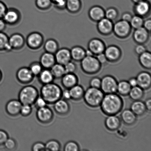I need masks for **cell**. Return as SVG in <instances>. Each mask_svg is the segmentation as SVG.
Listing matches in <instances>:
<instances>
[{"mask_svg":"<svg viewBox=\"0 0 151 151\" xmlns=\"http://www.w3.org/2000/svg\"><path fill=\"white\" fill-rule=\"evenodd\" d=\"M118 81L112 76H105L101 79L100 89L104 94L116 93Z\"/></svg>","mask_w":151,"mask_h":151,"instance_id":"obj_7","label":"cell"},{"mask_svg":"<svg viewBox=\"0 0 151 151\" xmlns=\"http://www.w3.org/2000/svg\"><path fill=\"white\" fill-rule=\"evenodd\" d=\"M7 9L6 4L3 1H0V19L3 18Z\"/></svg>","mask_w":151,"mask_h":151,"instance_id":"obj_54","label":"cell"},{"mask_svg":"<svg viewBox=\"0 0 151 151\" xmlns=\"http://www.w3.org/2000/svg\"><path fill=\"white\" fill-rule=\"evenodd\" d=\"M55 111L60 115H65L69 113L70 106L67 100L60 99L54 104Z\"/></svg>","mask_w":151,"mask_h":151,"instance_id":"obj_25","label":"cell"},{"mask_svg":"<svg viewBox=\"0 0 151 151\" xmlns=\"http://www.w3.org/2000/svg\"><path fill=\"white\" fill-rule=\"evenodd\" d=\"M37 89L32 86H27L22 88L19 94V100L22 104H34L39 96Z\"/></svg>","mask_w":151,"mask_h":151,"instance_id":"obj_4","label":"cell"},{"mask_svg":"<svg viewBox=\"0 0 151 151\" xmlns=\"http://www.w3.org/2000/svg\"><path fill=\"white\" fill-rule=\"evenodd\" d=\"M137 116L131 110L126 109L123 111L121 115V119L125 125L131 126L134 125L137 121Z\"/></svg>","mask_w":151,"mask_h":151,"instance_id":"obj_26","label":"cell"},{"mask_svg":"<svg viewBox=\"0 0 151 151\" xmlns=\"http://www.w3.org/2000/svg\"><path fill=\"white\" fill-rule=\"evenodd\" d=\"M105 125L106 129L109 131H116L121 126V118L116 115H108L105 119Z\"/></svg>","mask_w":151,"mask_h":151,"instance_id":"obj_21","label":"cell"},{"mask_svg":"<svg viewBox=\"0 0 151 151\" xmlns=\"http://www.w3.org/2000/svg\"><path fill=\"white\" fill-rule=\"evenodd\" d=\"M62 98L67 101L71 99L69 89L65 88L64 90H63L62 94Z\"/></svg>","mask_w":151,"mask_h":151,"instance_id":"obj_55","label":"cell"},{"mask_svg":"<svg viewBox=\"0 0 151 151\" xmlns=\"http://www.w3.org/2000/svg\"><path fill=\"white\" fill-rule=\"evenodd\" d=\"M80 62L81 69L87 74H95L98 73L101 68L102 65L95 56H86Z\"/></svg>","mask_w":151,"mask_h":151,"instance_id":"obj_5","label":"cell"},{"mask_svg":"<svg viewBox=\"0 0 151 151\" xmlns=\"http://www.w3.org/2000/svg\"><path fill=\"white\" fill-rule=\"evenodd\" d=\"M130 109L137 116H143L147 111L144 102L141 100L134 101Z\"/></svg>","mask_w":151,"mask_h":151,"instance_id":"obj_27","label":"cell"},{"mask_svg":"<svg viewBox=\"0 0 151 151\" xmlns=\"http://www.w3.org/2000/svg\"><path fill=\"white\" fill-rule=\"evenodd\" d=\"M45 151H59L61 148L60 143L57 140H51L45 144Z\"/></svg>","mask_w":151,"mask_h":151,"instance_id":"obj_40","label":"cell"},{"mask_svg":"<svg viewBox=\"0 0 151 151\" xmlns=\"http://www.w3.org/2000/svg\"><path fill=\"white\" fill-rule=\"evenodd\" d=\"M44 48L46 52L55 54L59 49L58 42L55 40L50 38L44 42Z\"/></svg>","mask_w":151,"mask_h":151,"instance_id":"obj_32","label":"cell"},{"mask_svg":"<svg viewBox=\"0 0 151 151\" xmlns=\"http://www.w3.org/2000/svg\"><path fill=\"white\" fill-rule=\"evenodd\" d=\"M144 21L143 17L135 14L132 16L129 23L132 28L136 29L143 27Z\"/></svg>","mask_w":151,"mask_h":151,"instance_id":"obj_39","label":"cell"},{"mask_svg":"<svg viewBox=\"0 0 151 151\" xmlns=\"http://www.w3.org/2000/svg\"><path fill=\"white\" fill-rule=\"evenodd\" d=\"M51 0H35V4L38 9L45 11L49 9L52 5Z\"/></svg>","mask_w":151,"mask_h":151,"instance_id":"obj_38","label":"cell"},{"mask_svg":"<svg viewBox=\"0 0 151 151\" xmlns=\"http://www.w3.org/2000/svg\"><path fill=\"white\" fill-rule=\"evenodd\" d=\"M100 106L105 115H116L122 111L124 101L121 96L116 93L105 94Z\"/></svg>","mask_w":151,"mask_h":151,"instance_id":"obj_1","label":"cell"},{"mask_svg":"<svg viewBox=\"0 0 151 151\" xmlns=\"http://www.w3.org/2000/svg\"><path fill=\"white\" fill-rule=\"evenodd\" d=\"M39 63L43 68L50 69L56 63L55 55L45 52L41 55Z\"/></svg>","mask_w":151,"mask_h":151,"instance_id":"obj_23","label":"cell"},{"mask_svg":"<svg viewBox=\"0 0 151 151\" xmlns=\"http://www.w3.org/2000/svg\"><path fill=\"white\" fill-rule=\"evenodd\" d=\"M34 76L29 68L23 67L20 68L16 73V78L18 81L22 84H28L33 80Z\"/></svg>","mask_w":151,"mask_h":151,"instance_id":"obj_17","label":"cell"},{"mask_svg":"<svg viewBox=\"0 0 151 151\" xmlns=\"http://www.w3.org/2000/svg\"><path fill=\"white\" fill-rule=\"evenodd\" d=\"M32 150L33 151H45V144L41 142H36L32 145Z\"/></svg>","mask_w":151,"mask_h":151,"instance_id":"obj_50","label":"cell"},{"mask_svg":"<svg viewBox=\"0 0 151 151\" xmlns=\"http://www.w3.org/2000/svg\"><path fill=\"white\" fill-rule=\"evenodd\" d=\"M96 57L101 65L105 64L108 62L106 56L104 52L96 55Z\"/></svg>","mask_w":151,"mask_h":151,"instance_id":"obj_53","label":"cell"},{"mask_svg":"<svg viewBox=\"0 0 151 151\" xmlns=\"http://www.w3.org/2000/svg\"><path fill=\"white\" fill-rule=\"evenodd\" d=\"M32 111V106L28 104H22L20 114L24 116H27L30 115Z\"/></svg>","mask_w":151,"mask_h":151,"instance_id":"obj_45","label":"cell"},{"mask_svg":"<svg viewBox=\"0 0 151 151\" xmlns=\"http://www.w3.org/2000/svg\"><path fill=\"white\" fill-rule=\"evenodd\" d=\"M72 60L81 62L86 57V50L80 46H75L70 50Z\"/></svg>","mask_w":151,"mask_h":151,"instance_id":"obj_28","label":"cell"},{"mask_svg":"<svg viewBox=\"0 0 151 151\" xmlns=\"http://www.w3.org/2000/svg\"><path fill=\"white\" fill-rule=\"evenodd\" d=\"M149 32L143 27L134 29L133 34L134 41L137 44H144L148 40Z\"/></svg>","mask_w":151,"mask_h":151,"instance_id":"obj_18","label":"cell"},{"mask_svg":"<svg viewBox=\"0 0 151 151\" xmlns=\"http://www.w3.org/2000/svg\"><path fill=\"white\" fill-rule=\"evenodd\" d=\"M55 78H61L66 73L64 66L56 63L50 69Z\"/></svg>","mask_w":151,"mask_h":151,"instance_id":"obj_37","label":"cell"},{"mask_svg":"<svg viewBox=\"0 0 151 151\" xmlns=\"http://www.w3.org/2000/svg\"><path fill=\"white\" fill-rule=\"evenodd\" d=\"M4 145L7 150H12L15 149L16 146H17V143L14 139L9 137L6 140Z\"/></svg>","mask_w":151,"mask_h":151,"instance_id":"obj_44","label":"cell"},{"mask_svg":"<svg viewBox=\"0 0 151 151\" xmlns=\"http://www.w3.org/2000/svg\"><path fill=\"white\" fill-rule=\"evenodd\" d=\"M2 19L7 25L14 26L20 22L21 15L20 12L17 9L8 8Z\"/></svg>","mask_w":151,"mask_h":151,"instance_id":"obj_9","label":"cell"},{"mask_svg":"<svg viewBox=\"0 0 151 151\" xmlns=\"http://www.w3.org/2000/svg\"><path fill=\"white\" fill-rule=\"evenodd\" d=\"M63 90L60 86L53 82L44 84L40 90V96L47 104H54L62 98Z\"/></svg>","mask_w":151,"mask_h":151,"instance_id":"obj_2","label":"cell"},{"mask_svg":"<svg viewBox=\"0 0 151 151\" xmlns=\"http://www.w3.org/2000/svg\"><path fill=\"white\" fill-rule=\"evenodd\" d=\"M97 23V31L101 35L107 36L113 32L114 23L112 21L104 17Z\"/></svg>","mask_w":151,"mask_h":151,"instance_id":"obj_11","label":"cell"},{"mask_svg":"<svg viewBox=\"0 0 151 151\" xmlns=\"http://www.w3.org/2000/svg\"><path fill=\"white\" fill-rule=\"evenodd\" d=\"M88 49L91 51L94 56L104 52L106 48V44L100 38H92L88 42Z\"/></svg>","mask_w":151,"mask_h":151,"instance_id":"obj_12","label":"cell"},{"mask_svg":"<svg viewBox=\"0 0 151 151\" xmlns=\"http://www.w3.org/2000/svg\"><path fill=\"white\" fill-rule=\"evenodd\" d=\"M56 8L60 10L65 9L66 0H51Z\"/></svg>","mask_w":151,"mask_h":151,"instance_id":"obj_48","label":"cell"},{"mask_svg":"<svg viewBox=\"0 0 151 151\" xmlns=\"http://www.w3.org/2000/svg\"><path fill=\"white\" fill-rule=\"evenodd\" d=\"M139 61L142 67L146 69L151 68V54L146 51L139 55Z\"/></svg>","mask_w":151,"mask_h":151,"instance_id":"obj_33","label":"cell"},{"mask_svg":"<svg viewBox=\"0 0 151 151\" xmlns=\"http://www.w3.org/2000/svg\"><path fill=\"white\" fill-rule=\"evenodd\" d=\"M105 12L104 9L100 6H93L88 10V17L92 21L97 22L105 17Z\"/></svg>","mask_w":151,"mask_h":151,"instance_id":"obj_20","label":"cell"},{"mask_svg":"<svg viewBox=\"0 0 151 151\" xmlns=\"http://www.w3.org/2000/svg\"><path fill=\"white\" fill-rule=\"evenodd\" d=\"M9 138L8 134L4 130L0 129V146L4 145Z\"/></svg>","mask_w":151,"mask_h":151,"instance_id":"obj_52","label":"cell"},{"mask_svg":"<svg viewBox=\"0 0 151 151\" xmlns=\"http://www.w3.org/2000/svg\"><path fill=\"white\" fill-rule=\"evenodd\" d=\"M22 104L19 100H12L7 103L6 110L7 113L11 116H16L20 114Z\"/></svg>","mask_w":151,"mask_h":151,"instance_id":"obj_22","label":"cell"},{"mask_svg":"<svg viewBox=\"0 0 151 151\" xmlns=\"http://www.w3.org/2000/svg\"><path fill=\"white\" fill-rule=\"evenodd\" d=\"M26 43L31 50H36L39 49L44 43L43 35L38 32H31L27 37Z\"/></svg>","mask_w":151,"mask_h":151,"instance_id":"obj_8","label":"cell"},{"mask_svg":"<svg viewBox=\"0 0 151 151\" xmlns=\"http://www.w3.org/2000/svg\"><path fill=\"white\" fill-rule=\"evenodd\" d=\"M35 106L38 109L40 108L45 107L47 105V102L41 96H38L36 100L34 103Z\"/></svg>","mask_w":151,"mask_h":151,"instance_id":"obj_49","label":"cell"},{"mask_svg":"<svg viewBox=\"0 0 151 151\" xmlns=\"http://www.w3.org/2000/svg\"><path fill=\"white\" fill-rule=\"evenodd\" d=\"M119 13L118 10L113 7L106 9L105 12V17L113 22L117 18Z\"/></svg>","mask_w":151,"mask_h":151,"instance_id":"obj_41","label":"cell"},{"mask_svg":"<svg viewBox=\"0 0 151 151\" xmlns=\"http://www.w3.org/2000/svg\"><path fill=\"white\" fill-rule=\"evenodd\" d=\"M38 76L40 82L43 85L53 82L55 78L51 70L49 69H43Z\"/></svg>","mask_w":151,"mask_h":151,"instance_id":"obj_31","label":"cell"},{"mask_svg":"<svg viewBox=\"0 0 151 151\" xmlns=\"http://www.w3.org/2000/svg\"><path fill=\"white\" fill-rule=\"evenodd\" d=\"M61 78L62 85L65 88L69 89L78 84V77L74 73H66Z\"/></svg>","mask_w":151,"mask_h":151,"instance_id":"obj_24","label":"cell"},{"mask_svg":"<svg viewBox=\"0 0 151 151\" xmlns=\"http://www.w3.org/2000/svg\"><path fill=\"white\" fill-rule=\"evenodd\" d=\"M81 0H66L65 9L72 14L78 13L81 10Z\"/></svg>","mask_w":151,"mask_h":151,"instance_id":"obj_29","label":"cell"},{"mask_svg":"<svg viewBox=\"0 0 151 151\" xmlns=\"http://www.w3.org/2000/svg\"><path fill=\"white\" fill-rule=\"evenodd\" d=\"M69 90L71 99L75 101L80 100L83 98L85 92L83 87L78 84L69 89Z\"/></svg>","mask_w":151,"mask_h":151,"instance_id":"obj_30","label":"cell"},{"mask_svg":"<svg viewBox=\"0 0 151 151\" xmlns=\"http://www.w3.org/2000/svg\"><path fill=\"white\" fill-rule=\"evenodd\" d=\"M145 95L144 90L138 86L132 87L128 96L133 101L141 100Z\"/></svg>","mask_w":151,"mask_h":151,"instance_id":"obj_35","label":"cell"},{"mask_svg":"<svg viewBox=\"0 0 151 151\" xmlns=\"http://www.w3.org/2000/svg\"><path fill=\"white\" fill-rule=\"evenodd\" d=\"M132 29L129 22L121 19L114 24L113 32L118 38L125 39L129 36Z\"/></svg>","mask_w":151,"mask_h":151,"instance_id":"obj_6","label":"cell"},{"mask_svg":"<svg viewBox=\"0 0 151 151\" xmlns=\"http://www.w3.org/2000/svg\"><path fill=\"white\" fill-rule=\"evenodd\" d=\"M93 56L94 55L90 50L88 49L86 50V56H89V57H90V56Z\"/></svg>","mask_w":151,"mask_h":151,"instance_id":"obj_61","label":"cell"},{"mask_svg":"<svg viewBox=\"0 0 151 151\" xmlns=\"http://www.w3.org/2000/svg\"><path fill=\"white\" fill-rule=\"evenodd\" d=\"M133 16L131 13L128 12H125L123 13L122 16H121V20L125 21L128 22H130Z\"/></svg>","mask_w":151,"mask_h":151,"instance_id":"obj_56","label":"cell"},{"mask_svg":"<svg viewBox=\"0 0 151 151\" xmlns=\"http://www.w3.org/2000/svg\"><path fill=\"white\" fill-rule=\"evenodd\" d=\"M6 25L3 19H0V32H4L6 27Z\"/></svg>","mask_w":151,"mask_h":151,"instance_id":"obj_59","label":"cell"},{"mask_svg":"<svg viewBox=\"0 0 151 151\" xmlns=\"http://www.w3.org/2000/svg\"><path fill=\"white\" fill-rule=\"evenodd\" d=\"M144 103L147 111L150 112L151 110V99L150 98L146 100Z\"/></svg>","mask_w":151,"mask_h":151,"instance_id":"obj_60","label":"cell"},{"mask_svg":"<svg viewBox=\"0 0 151 151\" xmlns=\"http://www.w3.org/2000/svg\"><path fill=\"white\" fill-rule=\"evenodd\" d=\"M150 3L147 0H143L134 4L133 10L135 14L144 18L147 17L150 13Z\"/></svg>","mask_w":151,"mask_h":151,"instance_id":"obj_13","label":"cell"},{"mask_svg":"<svg viewBox=\"0 0 151 151\" xmlns=\"http://www.w3.org/2000/svg\"><path fill=\"white\" fill-rule=\"evenodd\" d=\"M56 63L64 66L71 61L70 50L66 48H59L54 54Z\"/></svg>","mask_w":151,"mask_h":151,"instance_id":"obj_16","label":"cell"},{"mask_svg":"<svg viewBox=\"0 0 151 151\" xmlns=\"http://www.w3.org/2000/svg\"><path fill=\"white\" fill-rule=\"evenodd\" d=\"M29 68L34 76H38L43 69L40 63L38 62L31 63Z\"/></svg>","mask_w":151,"mask_h":151,"instance_id":"obj_42","label":"cell"},{"mask_svg":"<svg viewBox=\"0 0 151 151\" xmlns=\"http://www.w3.org/2000/svg\"><path fill=\"white\" fill-rule=\"evenodd\" d=\"M104 95L100 88L90 87L84 92L83 98L87 106L96 108L100 106Z\"/></svg>","mask_w":151,"mask_h":151,"instance_id":"obj_3","label":"cell"},{"mask_svg":"<svg viewBox=\"0 0 151 151\" xmlns=\"http://www.w3.org/2000/svg\"><path fill=\"white\" fill-rule=\"evenodd\" d=\"M146 51H147V49L144 44H137L134 48V51L136 54L139 55L143 54Z\"/></svg>","mask_w":151,"mask_h":151,"instance_id":"obj_51","label":"cell"},{"mask_svg":"<svg viewBox=\"0 0 151 151\" xmlns=\"http://www.w3.org/2000/svg\"><path fill=\"white\" fill-rule=\"evenodd\" d=\"M131 88L128 81L122 80L118 83L117 92L120 95L127 96L129 94Z\"/></svg>","mask_w":151,"mask_h":151,"instance_id":"obj_34","label":"cell"},{"mask_svg":"<svg viewBox=\"0 0 151 151\" xmlns=\"http://www.w3.org/2000/svg\"><path fill=\"white\" fill-rule=\"evenodd\" d=\"M9 43L12 50H19L24 46L26 39L22 34L14 33L9 37Z\"/></svg>","mask_w":151,"mask_h":151,"instance_id":"obj_15","label":"cell"},{"mask_svg":"<svg viewBox=\"0 0 151 151\" xmlns=\"http://www.w3.org/2000/svg\"><path fill=\"white\" fill-rule=\"evenodd\" d=\"M66 73H74L77 69V66L75 63L70 61L64 65Z\"/></svg>","mask_w":151,"mask_h":151,"instance_id":"obj_46","label":"cell"},{"mask_svg":"<svg viewBox=\"0 0 151 151\" xmlns=\"http://www.w3.org/2000/svg\"><path fill=\"white\" fill-rule=\"evenodd\" d=\"M131 1L134 4H137V3L140 2V1H143V0H131Z\"/></svg>","mask_w":151,"mask_h":151,"instance_id":"obj_62","label":"cell"},{"mask_svg":"<svg viewBox=\"0 0 151 151\" xmlns=\"http://www.w3.org/2000/svg\"><path fill=\"white\" fill-rule=\"evenodd\" d=\"M36 116L40 122L42 124H47L52 121L54 114L52 111L46 106L38 109Z\"/></svg>","mask_w":151,"mask_h":151,"instance_id":"obj_14","label":"cell"},{"mask_svg":"<svg viewBox=\"0 0 151 151\" xmlns=\"http://www.w3.org/2000/svg\"><path fill=\"white\" fill-rule=\"evenodd\" d=\"M137 86L144 90L149 89L151 85V76L150 73L145 71L140 72L137 77Z\"/></svg>","mask_w":151,"mask_h":151,"instance_id":"obj_19","label":"cell"},{"mask_svg":"<svg viewBox=\"0 0 151 151\" xmlns=\"http://www.w3.org/2000/svg\"><path fill=\"white\" fill-rule=\"evenodd\" d=\"M90 87L93 88H100L101 85V78L95 77L91 78L89 82Z\"/></svg>","mask_w":151,"mask_h":151,"instance_id":"obj_47","label":"cell"},{"mask_svg":"<svg viewBox=\"0 0 151 151\" xmlns=\"http://www.w3.org/2000/svg\"><path fill=\"white\" fill-rule=\"evenodd\" d=\"M108 62L115 63L119 60L122 56L121 49L117 46L112 45L106 47L104 51Z\"/></svg>","mask_w":151,"mask_h":151,"instance_id":"obj_10","label":"cell"},{"mask_svg":"<svg viewBox=\"0 0 151 151\" xmlns=\"http://www.w3.org/2000/svg\"><path fill=\"white\" fill-rule=\"evenodd\" d=\"M2 78V73L1 72V71L0 70V81H1V79Z\"/></svg>","mask_w":151,"mask_h":151,"instance_id":"obj_63","label":"cell"},{"mask_svg":"<svg viewBox=\"0 0 151 151\" xmlns=\"http://www.w3.org/2000/svg\"><path fill=\"white\" fill-rule=\"evenodd\" d=\"M143 27L150 32L151 29V19H149L144 21Z\"/></svg>","mask_w":151,"mask_h":151,"instance_id":"obj_57","label":"cell"},{"mask_svg":"<svg viewBox=\"0 0 151 151\" xmlns=\"http://www.w3.org/2000/svg\"><path fill=\"white\" fill-rule=\"evenodd\" d=\"M128 81L132 87L137 86V82L136 78L132 77L130 78Z\"/></svg>","mask_w":151,"mask_h":151,"instance_id":"obj_58","label":"cell"},{"mask_svg":"<svg viewBox=\"0 0 151 151\" xmlns=\"http://www.w3.org/2000/svg\"><path fill=\"white\" fill-rule=\"evenodd\" d=\"M12 50L9 43V37L4 32H0V52H9Z\"/></svg>","mask_w":151,"mask_h":151,"instance_id":"obj_36","label":"cell"},{"mask_svg":"<svg viewBox=\"0 0 151 151\" xmlns=\"http://www.w3.org/2000/svg\"><path fill=\"white\" fill-rule=\"evenodd\" d=\"M80 150L79 145L75 141L68 142L64 146V150L65 151H79Z\"/></svg>","mask_w":151,"mask_h":151,"instance_id":"obj_43","label":"cell"}]
</instances>
